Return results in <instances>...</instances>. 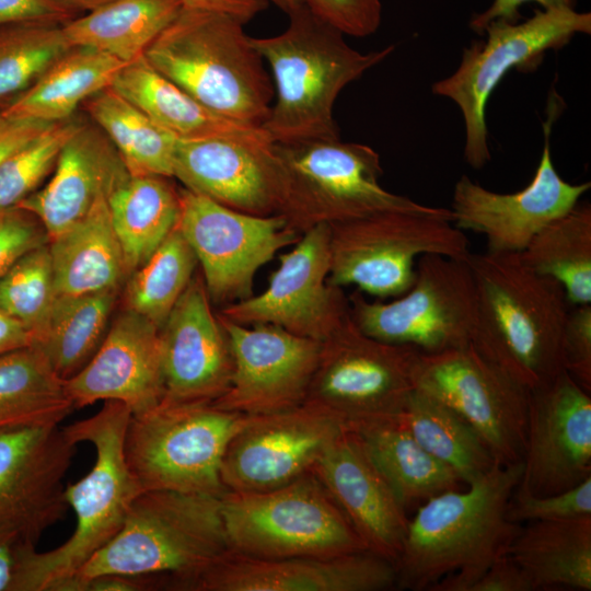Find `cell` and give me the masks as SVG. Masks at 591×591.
<instances>
[{"label": "cell", "mask_w": 591, "mask_h": 591, "mask_svg": "<svg viewBox=\"0 0 591 591\" xmlns=\"http://www.w3.org/2000/svg\"><path fill=\"white\" fill-rule=\"evenodd\" d=\"M312 473L344 512L367 551L395 565L407 533V510L348 427L326 449Z\"/></svg>", "instance_id": "25"}, {"label": "cell", "mask_w": 591, "mask_h": 591, "mask_svg": "<svg viewBox=\"0 0 591 591\" xmlns=\"http://www.w3.org/2000/svg\"><path fill=\"white\" fill-rule=\"evenodd\" d=\"M56 4L74 13L79 11L91 12L112 0H51Z\"/></svg>", "instance_id": "56"}, {"label": "cell", "mask_w": 591, "mask_h": 591, "mask_svg": "<svg viewBox=\"0 0 591 591\" xmlns=\"http://www.w3.org/2000/svg\"><path fill=\"white\" fill-rule=\"evenodd\" d=\"M157 590L155 576L104 575L88 580L82 591Z\"/></svg>", "instance_id": "53"}, {"label": "cell", "mask_w": 591, "mask_h": 591, "mask_svg": "<svg viewBox=\"0 0 591 591\" xmlns=\"http://www.w3.org/2000/svg\"><path fill=\"white\" fill-rule=\"evenodd\" d=\"M522 473V462L496 463L464 488L443 491L419 505L395 564L398 589L470 591L493 561L507 553L521 525L508 520L507 507Z\"/></svg>", "instance_id": "1"}, {"label": "cell", "mask_w": 591, "mask_h": 591, "mask_svg": "<svg viewBox=\"0 0 591 591\" xmlns=\"http://www.w3.org/2000/svg\"><path fill=\"white\" fill-rule=\"evenodd\" d=\"M144 57L211 111L252 126L265 123L274 83L239 19L183 8Z\"/></svg>", "instance_id": "6"}, {"label": "cell", "mask_w": 591, "mask_h": 591, "mask_svg": "<svg viewBox=\"0 0 591 591\" xmlns=\"http://www.w3.org/2000/svg\"><path fill=\"white\" fill-rule=\"evenodd\" d=\"M221 498L143 490L118 533L78 572L72 591L104 575L159 576L158 589L175 590L229 553Z\"/></svg>", "instance_id": "5"}, {"label": "cell", "mask_w": 591, "mask_h": 591, "mask_svg": "<svg viewBox=\"0 0 591 591\" xmlns=\"http://www.w3.org/2000/svg\"><path fill=\"white\" fill-rule=\"evenodd\" d=\"M582 517H591V477L566 491L547 496H535L518 485L507 507L508 520L518 524Z\"/></svg>", "instance_id": "44"}, {"label": "cell", "mask_w": 591, "mask_h": 591, "mask_svg": "<svg viewBox=\"0 0 591 591\" xmlns=\"http://www.w3.org/2000/svg\"><path fill=\"white\" fill-rule=\"evenodd\" d=\"M198 262L175 227L152 255L130 275L125 309L162 327L194 277Z\"/></svg>", "instance_id": "40"}, {"label": "cell", "mask_w": 591, "mask_h": 591, "mask_svg": "<svg viewBox=\"0 0 591 591\" xmlns=\"http://www.w3.org/2000/svg\"><path fill=\"white\" fill-rule=\"evenodd\" d=\"M420 351L364 334L350 315L325 340L304 403L347 425L397 417L415 390Z\"/></svg>", "instance_id": "13"}, {"label": "cell", "mask_w": 591, "mask_h": 591, "mask_svg": "<svg viewBox=\"0 0 591 591\" xmlns=\"http://www.w3.org/2000/svg\"><path fill=\"white\" fill-rule=\"evenodd\" d=\"M82 105L114 144L130 175L173 177L175 138L137 106L112 86L93 94Z\"/></svg>", "instance_id": "39"}, {"label": "cell", "mask_w": 591, "mask_h": 591, "mask_svg": "<svg viewBox=\"0 0 591 591\" xmlns=\"http://www.w3.org/2000/svg\"><path fill=\"white\" fill-rule=\"evenodd\" d=\"M468 263L477 294L471 345L530 392L547 385L564 371V287L526 267L519 253H470Z\"/></svg>", "instance_id": "2"}, {"label": "cell", "mask_w": 591, "mask_h": 591, "mask_svg": "<svg viewBox=\"0 0 591 591\" xmlns=\"http://www.w3.org/2000/svg\"><path fill=\"white\" fill-rule=\"evenodd\" d=\"M218 316L230 339L234 368L229 389L212 404L247 416L303 404L321 341L270 324L245 326Z\"/></svg>", "instance_id": "19"}, {"label": "cell", "mask_w": 591, "mask_h": 591, "mask_svg": "<svg viewBox=\"0 0 591 591\" xmlns=\"http://www.w3.org/2000/svg\"><path fill=\"white\" fill-rule=\"evenodd\" d=\"M560 101L551 93L543 123L544 147L530 184L501 194L489 190L462 175L454 185L451 212L462 231L483 234L489 253H520L547 223L573 208L591 183L570 184L556 171L551 152L552 127Z\"/></svg>", "instance_id": "17"}, {"label": "cell", "mask_w": 591, "mask_h": 591, "mask_svg": "<svg viewBox=\"0 0 591 591\" xmlns=\"http://www.w3.org/2000/svg\"><path fill=\"white\" fill-rule=\"evenodd\" d=\"M508 555L536 590H591V517L519 526Z\"/></svg>", "instance_id": "30"}, {"label": "cell", "mask_w": 591, "mask_h": 591, "mask_svg": "<svg viewBox=\"0 0 591 591\" xmlns=\"http://www.w3.org/2000/svg\"><path fill=\"white\" fill-rule=\"evenodd\" d=\"M73 409L66 380L37 347L0 355V431L55 427Z\"/></svg>", "instance_id": "32"}, {"label": "cell", "mask_w": 591, "mask_h": 591, "mask_svg": "<svg viewBox=\"0 0 591 591\" xmlns=\"http://www.w3.org/2000/svg\"><path fill=\"white\" fill-rule=\"evenodd\" d=\"M195 276L160 328L164 396L161 403H213L230 386V339Z\"/></svg>", "instance_id": "23"}, {"label": "cell", "mask_w": 591, "mask_h": 591, "mask_svg": "<svg viewBox=\"0 0 591 591\" xmlns=\"http://www.w3.org/2000/svg\"><path fill=\"white\" fill-rule=\"evenodd\" d=\"M130 415L125 404L105 401L93 416L63 428L73 443L88 442L96 453L91 471L66 486L77 526L51 551L36 552L35 546L24 544L10 591H72L80 569L118 533L131 503L143 491L125 460Z\"/></svg>", "instance_id": "3"}, {"label": "cell", "mask_w": 591, "mask_h": 591, "mask_svg": "<svg viewBox=\"0 0 591 591\" xmlns=\"http://www.w3.org/2000/svg\"><path fill=\"white\" fill-rule=\"evenodd\" d=\"M590 394L565 370L530 392L519 486L547 496L591 477Z\"/></svg>", "instance_id": "21"}, {"label": "cell", "mask_w": 591, "mask_h": 591, "mask_svg": "<svg viewBox=\"0 0 591 591\" xmlns=\"http://www.w3.org/2000/svg\"><path fill=\"white\" fill-rule=\"evenodd\" d=\"M117 290L57 296L33 332L32 345L63 380L77 374L94 356L109 327Z\"/></svg>", "instance_id": "36"}, {"label": "cell", "mask_w": 591, "mask_h": 591, "mask_svg": "<svg viewBox=\"0 0 591 591\" xmlns=\"http://www.w3.org/2000/svg\"><path fill=\"white\" fill-rule=\"evenodd\" d=\"M282 10L287 15L305 7L304 0H266Z\"/></svg>", "instance_id": "57"}, {"label": "cell", "mask_w": 591, "mask_h": 591, "mask_svg": "<svg viewBox=\"0 0 591 591\" xmlns=\"http://www.w3.org/2000/svg\"><path fill=\"white\" fill-rule=\"evenodd\" d=\"M398 419L418 444L468 485L497 463L474 428L431 396L414 390Z\"/></svg>", "instance_id": "37"}, {"label": "cell", "mask_w": 591, "mask_h": 591, "mask_svg": "<svg viewBox=\"0 0 591 591\" xmlns=\"http://www.w3.org/2000/svg\"><path fill=\"white\" fill-rule=\"evenodd\" d=\"M220 507L231 551L240 555L331 557L367 551L312 472L270 490L227 491Z\"/></svg>", "instance_id": "10"}, {"label": "cell", "mask_w": 591, "mask_h": 591, "mask_svg": "<svg viewBox=\"0 0 591 591\" xmlns=\"http://www.w3.org/2000/svg\"><path fill=\"white\" fill-rule=\"evenodd\" d=\"M48 247L57 296L118 290L127 275L107 198L49 240Z\"/></svg>", "instance_id": "29"}, {"label": "cell", "mask_w": 591, "mask_h": 591, "mask_svg": "<svg viewBox=\"0 0 591 591\" xmlns=\"http://www.w3.org/2000/svg\"><path fill=\"white\" fill-rule=\"evenodd\" d=\"M24 544L26 543L14 534L0 531V591H10L19 554Z\"/></svg>", "instance_id": "54"}, {"label": "cell", "mask_w": 591, "mask_h": 591, "mask_svg": "<svg viewBox=\"0 0 591 591\" xmlns=\"http://www.w3.org/2000/svg\"><path fill=\"white\" fill-rule=\"evenodd\" d=\"M111 86L175 139L228 138L266 146L262 127L224 117L155 70L144 56L125 65Z\"/></svg>", "instance_id": "28"}, {"label": "cell", "mask_w": 591, "mask_h": 591, "mask_svg": "<svg viewBox=\"0 0 591 591\" xmlns=\"http://www.w3.org/2000/svg\"><path fill=\"white\" fill-rule=\"evenodd\" d=\"M328 243L327 224L305 231L291 251L279 256L263 292L222 306L218 314L240 325L270 324L325 340L350 315L344 289L328 282Z\"/></svg>", "instance_id": "16"}, {"label": "cell", "mask_w": 591, "mask_h": 591, "mask_svg": "<svg viewBox=\"0 0 591 591\" xmlns=\"http://www.w3.org/2000/svg\"><path fill=\"white\" fill-rule=\"evenodd\" d=\"M269 167L276 215L303 234L384 211H432L389 192L379 153L368 144L334 140L273 142Z\"/></svg>", "instance_id": "7"}, {"label": "cell", "mask_w": 591, "mask_h": 591, "mask_svg": "<svg viewBox=\"0 0 591 591\" xmlns=\"http://www.w3.org/2000/svg\"><path fill=\"white\" fill-rule=\"evenodd\" d=\"M563 368L591 393V303L569 310L561 343Z\"/></svg>", "instance_id": "47"}, {"label": "cell", "mask_w": 591, "mask_h": 591, "mask_svg": "<svg viewBox=\"0 0 591 591\" xmlns=\"http://www.w3.org/2000/svg\"><path fill=\"white\" fill-rule=\"evenodd\" d=\"M347 427L406 510L463 485L450 467L418 444L398 416Z\"/></svg>", "instance_id": "31"}, {"label": "cell", "mask_w": 591, "mask_h": 591, "mask_svg": "<svg viewBox=\"0 0 591 591\" xmlns=\"http://www.w3.org/2000/svg\"><path fill=\"white\" fill-rule=\"evenodd\" d=\"M81 124L72 117L53 123L0 165V208L14 207L37 190Z\"/></svg>", "instance_id": "43"}, {"label": "cell", "mask_w": 591, "mask_h": 591, "mask_svg": "<svg viewBox=\"0 0 591 591\" xmlns=\"http://www.w3.org/2000/svg\"><path fill=\"white\" fill-rule=\"evenodd\" d=\"M349 298L350 317L367 335L436 354L471 344L477 315L475 279L467 258L426 254L410 288L391 302Z\"/></svg>", "instance_id": "12"}, {"label": "cell", "mask_w": 591, "mask_h": 591, "mask_svg": "<svg viewBox=\"0 0 591 591\" xmlns=\"http://www.w3.org/2000/svg\"><path fill=\"white\" fill-rule=\"evenodd\" d=\"M275 36L251 37L271 69L276 100L262 128L271 142L340 139L334 105L340 92L386 59L394 46L360 53L306 7Z\"/></svg>", "instance_id": "4"}, {"label": "cell", "mask_w": 591, "mask_h": 591, "mask_svg": "<svg viewBox=\"0 0 591 591\" xmlns=\"http://www.w3.org/2000/svg\"><path fill=\"white\" fill-rule=\"evenodd\" d=\"M531 270L554 278L570 305L591 303V206L579 201L541 229L522 252Z\"/></svg>", "instance_id": "38"}, {"label": "cell", "mask_w": 591, "mask_h": 591, "mask_svg": "<svg viewBox=\"0 0 591 591\" xmlns=\"http://www.w3.org/2000/svg\"><path fill=\"white\" fill-rule=\"evenodd\" d=\"M66 387L76 409L100 401L120 402L131 414L154 408L164 396L160 328L125 309Z\"/></svg>", "instance_id": "24"}, {"label": "cell", "mask_w": 591, "mask_h": 591, "mask_svg": "<svg viewBox=\"0 0 591 591\" xmlns=\"http://www.w3.org/2000/svg\"><path fill=\"white\" fill-rule=\"evenodd\" d=\"M74 13L51 0H0V25L23 21L66 23Z\"/></svg>", "instance_id": "49"}, {"label": "cell", "mask_w": 591, "mask_h": 591, "mask_svg": "<svg viewBox=\"0 0 591 591\" xmlns=\"http://www.w3.org/2000/svg\"><path fill=\"white\" fill-rule=\"evenodd\" d=\"M53 123L9 115L0 108V165Z\"/></svg>", "instance_id": "50"}, {"label": "cell", "mask_w": 591, "mask_h": 591, "mask_svg": "<svg viewBox=\"0 0 591 591\" xmlns=\"http://www.w3.org/2000/svg\"><path fill=\"white\" fill-rule=\"evenodd\" d=\"M32 333L0 308V355L31 346Z\"/></svg>", "instance_id": "55"}, {"label": "cell", "mask_w": 591, "mask_h": 591, "mask_svg": "<svg viewBox=\"0 0 591 591\" xmlns=\"http://www.w3.org/2000/svg\"><path fill=\"white\" fill-rule=\"evenodd\" d=\"M415 390L447 405L482 437L496 462H522L530 391L470 344L436 354L420 352Z\"/></svg>", "instance_id": "15"}, {"label": "cell", "mask_w": 591, "mask_h": 591, "mask_svg": "<svg viewBox=\"0 0 591 591\" xmlns=\"http://www.w3.org/2000/svg\"><path fill=\"white\" fill-rule=\"evenodd\" d=\"M248 418L212 403H160L131 414L124 439L127 466L142 490L222 498V461Z\"/></svg>", "instance_id": "8"}, {"label": "cell", "mask_w": 591, "mask_h": 591, "mask_svg": "<svg viewBox=\"0 0 591 591\" xmlns=\"http://www.w3.org/2000/svg\"><path fill=\"white\" fill-rule=\"evenodd\" d=\"M331 285L356 286L378 298L399 297L426 254L467 258L468 239L450 208L384 211L328 225Z\"/></svg>", "instance_id": "9"}, {"label": "cell", "mask_w": 591, "mask_h": 591, "mask_svg": "<svg viewBox=\"0 0 591 591\" xmlns=\"http://www.w3.org/2000/svg\"><path fill=\"white\" fill-rule=\"evenodd\" d=\"M72 47L63 23L23 21L0 25V108L28 90Z\"/></svg>", "instance_id": "41"}, {"label": "cell", "mask_w": 591, "mask_h": 591, "mask_svg": "<svg viewBox=\"0 0 591 591\" xmlns=\"http://www.w3.org/2000/svg\"><path fill=\"white\" fill-rule=\"evenodd\" d=\"M304 4L344 35L355 37L374 34L382 20L381 0H304Z\"/></svg>", "instance_id": "45"}, {"label": "cell", "mask_w": 591, "mask_h": 591, "mask_svg": "<svg viewBox=\"0 0 591 591\" xmlns=\"http://www.w3.org/2000/svg\"><path fill=\"white\" fill-rule=\"evenodd\" d=\"M129 175L101 128L82 123L61 149L49 181L16 206L33 213L51 240L101 198H107Z\"/></svg>", "instance_id": "26"}, {"label": "cell", "mask_w": 591, "mask_h": 591, "mask_svg": "<svg viewBox=\"0 0 591 591\" xmlns=\"http://www.w3.org/2000/svg\"><path fill=\"white\" fill-rule=\"evenodd\" d=\"M182 9L181 0H112L63 23V31L72 46L93 48L129 63L144 56Z\"/></svg>", "instance_id": "33"}, {"label": "cell", "mask_w": 591, "mask_h": 591, "mask_svg": "<svg viewBox=\"0 0 591 591\" xmlns=\"http://www.w3.org/2000/svg\"><path fill=\"white\" fill-rule=\"evenodd\" d=\"M590 33L591 13L542 9L523 22L491 21L483 32L486 38L463 49L456 70L434 82L431 91L457 105L465 127L464 159L471 167L479 170L490 161L486 105L503 77L511 69L534 66L575 35Z\"/></svg>", "instance_id": "11"}, {"label": "cell", "mask_w": 591, "mask_h": 591, "mask_svg": "<svg viewBox=\"0 0 591 591\" xmlns=\"http://www.w3.org/2000/svg\"><path fill=\"white\" fill-rule=\"evenodd\" d=\"M48 242L33 213L18 206L0 208V276L23 254Z\"/></svg>", "instance_id": "46"}, {"label": "cell", "mask_w": 591, "mask_h": 591, "mask_svg": "<svg viewBox=\"0 0 591 591\" xmlns=\"http://www.w3.org/2000/svg\"><path fill=\"white\" fill-rule=\"evenodd\" d=\"M470 591H535L525 571L505 553L472 584Z\"/></svg>", "instance_id": "48"}, {"label": "cell", "mask_w": 591, "mask_h": 591, "mask_svg": "<svg viewBox=\"0 0 591 591\" xmlns=\"http://www.w3.org/2000/svg\"><path fill=\"white\" fill-rule=\"evenodd\" d=\"M176 227L194 251L212 303L221 308L253 296L257 270L302 234L279 215L255 216L179 189Z\"/></svg>", "instance_id": "14"}, {"label": "cell", "mask_w": 591, "mask_h": 591, "mask_svg": "<svg viewBox=\"0 0 591 591\" xmlns=\"http://www.w3.org/2000/svg\"><path fill=\"white\" fill-rule=\"evenodd\" d=\"M183 8L217 11L230 14L244 24L267 7L266 0H181Z\"/></svg>", "instance_id": "52"}, {"label": "cell", "mask_w": 591, "mask_h": 591, "mask_svg": "<svg viewBox=\"0 0 591 591\" xmlns=\"http://www.w3.org/2000/svg\"><path fill=\"white\" fill-rule=\"evenodd\" d=\"M125 65L103 51L73 46L2 111L49 123L68 119L86 99L111 86Z\"/></svg>", "instance_id": "35"}, {"label": "cell", "mask_w": 591, "mask_h": 591, "mask_svg": "<svg viewBox=\"0 0 591 591\" xmlns=\"http://www.w3.org/2000/svg\"><path fill=\"white\" fill-rule=\"evenodd\" d=\"M56 297L48 243L23 254L0 276V308L32 337Z\"/></svg>", "instance_id": "42"}, {"label": "cell", "mask_w": 591, "mask_h": 591, "mask_svg": "<svg viewBox=\"0 0 591 591\" xmlns=\"http://www.w3.org/2000/svg\"><path fill=\"white\" fill-rule=\"evenodd\" d=\"M395 565L368 551L339 556L256 558L229 553L181 582L178 591H383Z\"/></svg>", "instance_id": "22"}, {"label": "cell", "mask_w": 591, "mask_h": 591, "mask_svg": "<svg viewBox=\"0 0 591 591\" xmlns=\"http://www.w3.org/2000/svg\"><path fill=\"white\" fill-rule=\"evenodd\" d=\"M528 2H535L545 10L576 8V0H493L485 11L472 15L470 27L475 33L483 35L485 27L494 20L502 19L509 22H518L521 19L520 8Z\"/></svg>", "instance_id": "51"}, {"label": "cell", "mask_w": 591, "mask_h": 591, "mask_svg": "<svg viewBox=\"0 0 591 591\" xmlns=\"http://www.w3.org/2000/svg\"><path fill=\"white\" fill-rule=\"evenodd\" d=\"M347 429L339 417L303 403L250 416L225 451L221 478L228 491L270 490L311 473L326 449Z\"/></svg>", "instance_id": "18"}, {"label": "cell", "mask_w": 591, "mask_h": 591, "mask_svg": "<svg viewBox=\"0 0 591 591\" xmlns=\"http://www.w3.org/2000/svg\"><path fill=\"white\" fill-rule=\"evenodd\" d=\"M271 143L257 146L228 138L175 139L173 177L184 188L231 209L255 216L276 215L268 160Z\"/></svg>", "instance_id": "27"}, {"label": "cell", "mask_w": 591, "mask_h": 591, "mask_svg": "<svg viewBox=\"0 0 591 591\" xmlns=\"http://www.w3.org/2000/svg\"><path fill=\"white\" fill-rule=\"evenodd\" d=\"M76 447L58 426L0 431V531L36 546L63 518V478Z\"/></svg>", "instance_id": "20"}, {"label": "cell", "mask_w": 591, "mask_h": 591, "mask_svg": "<svg viewBox=\"0 0 591 591\" xmlns=\"http://www.w3.org/2000/svg\"><path fill=\"white\" fill-rule=\"evenodd\" d=\"M159 175H129L108 197L127 274L141 266L176 227L179 190Z\"/></svg>", "instance_id": "34"}]
</instances>
